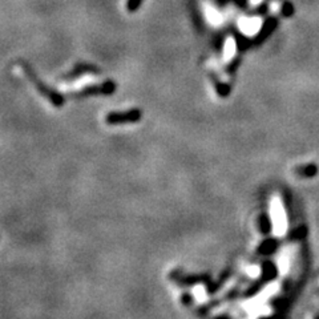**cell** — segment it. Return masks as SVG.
Returning a JSON list of instances; mask_svg holds the SVG:
<instances>
[{"label":"cell","instance_id":"obj_1","mask_svg":"<svg viewBox=\"0 0 319 319\" xmlns=\"http://www.w3.org/2000/svg\"><path fill=\"white\" fill-rule=\"evenodd\" d=\"M24 72H26V75H27V77L30 79V81H31L32 84L35 85L36 89H38L39 92L42 93L44 97H47V99H48V100H50L52 104L60 107V105L64 103V99H63L62 95L58 92H55V91H52V89H48L47 87H44L46 84L39 80L38 77L35 76V73L32 72V71L30 70L28 67H24Z\"/></svg>","mask_w":319,"mask_h":319},{"label":"cell","instance_id":"obj_2","mask_svg":"<svg viewBox=\"0 0 319 319\" xmlns=\"http://www.w3.org/2000/svg\"><path fill=\"white\" fill-rule=\"evenodd\" d=\"M141 119V111L139 109H131V111L124 112H112L105 117V121L111 125L117 124H131L137 123Z\"/></svg>","mask_w":319,"mask_h":319},{"label":"cell","instance_id":"obj_3","mask_svg":"<svg viewBox=\"0 0 319 319\" xmlns=\"http://www.w3.org/2000/svg\"><path fill=\"white\" fill-rule=\"evenodd\" d=\"M141 3H142V0H128L127 7L129 11L133 12V11H136V10H137L140 6H141Z\"/></svg>","mask_w":319,"mask_h":319}]
</instances>
